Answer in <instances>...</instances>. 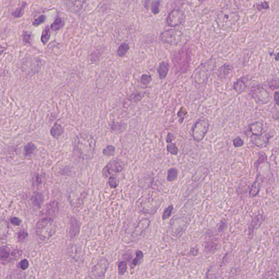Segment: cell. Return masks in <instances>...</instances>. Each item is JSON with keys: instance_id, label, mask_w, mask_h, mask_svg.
Returning a JSON list of instances; mask_svg holds the SVG:
<instances>
[{"instance_id": "obj_28", "label": "cell", "mask_w": 279, "mask_h": 279, "mask_svg": "<svg viewBox=\"0 0 279 279\" xmlns=\"http://www.w3.org/2000/svg\"><path fill=\"white\" fill-rule=\"evenodd\" d=\"M27 6V3L26 2H23L21 5L16 9L12 13V16L14 18H20L22 17L24 14L25 9Z\"/></svg>"}, {"instance_id": "obj_21", "label": "cell", "mask_w": 279, "mask_h": 279, "mask_svg": "<svg viewBox=\"0 0 279 279\" xmlns=\"http://www.w3.org/2000/svg\"><path fill=\"white\" fill-rule=\"evenodd\" d=\"M248 87L246 84V80L244 77H242L238 79L237 80L233 83V88L238 94H241Z\"/></svg>"}, {"instance_id": "obj_3", "label": "cell", "mask_w": 279, "mask_h": 279, "mask_svg": "<svg viewBox=\"0 0 279 279\" xmlns=\"http://www.w3.org/2000/svg\"><path fill=\"white\" fill-rule=\"evenodd\" d=\"M35 233L42 240H48L56 232V228L54 221L40 218L35 225Z\"/></svg>"}, {"instance_id": "obj_17", "label": "cell", "mask_w": 279, "mask_h": 279, "mask_svg": "<svg viewBox=\"0 0 279 279\" xmlns=\"http://www.w3.org/2000/svg\"><path fill=\"white\" fill-rule=\"evenodd\" d=\"M80 228V223L78 220L74 216L70 217L69 219V235L71 239H73L77 237L79 234Z\"/></svg>"}, {"instance_id": "obj_35", "label": "cell", "mask_w": 279, "mask_h": 279, "mask_svg": "<svg viewBox=\"0 0 279 279\" xmlns=\"http://www.w3.org/2000/svg\"><path fill=\"white\" fill-rule=\"evenodd\" d=\"M267 161V156L266 153L264 152H259L258 153V158L257 159V161L255 162V167L257 168L261 164Z\"/></svg>"}, {"instance_id": "obj_50", "label": "cell", "mask_w": 279, "mask_h": 279, "mask_svg": "<svg viewBox=\"0 0 279 279\" xmlns=\"http://www.w3.org/2000/svg\"><path fill=\"white\" fill-rule=\"evenodd\" d=\"M227 226V223L226 220H222L220 221V224L219 225L218 227V233L221 234L224 232L225 229H226Z\"/></svg>"}, {"instance_id": "obj_31", "label": "cell", "mask_w": 279, "mask_h": 279, "mask_svg": "<svg viewBox=\"0 0 279 279\" xmlns=\"http://www.w3.org/2000/svg\"><path fill=\"white\" fill-rule=\"evenodd\" d=\"M51 32L49 26L46 25L43 30L41 33V41L43 45H45L50 39Z\"/></svg>"}, {"instance_id": "obj_13", "label": "cell", "mask_w": 279, "mask_h": 279, "mask_svg": "<svg viewBox=\"0 0 279 279\" xmlns=\"http://www.w3.org/2000/svg\"><path fill=\"white\" fill-rule=\"evenodd\" d=\"M183 20V13L179 10H173L168 15L167 24L168 26L175 27L181 25Z\"/></svg>"}, {"instance_id": "obj_56", "label": "cell", "mask_w": 279, "mask_h": 279, "mask_svg": "<svg viewBox=\"0 0 279 279\" xmlns=\"http://www.w3.org/2000/svg\"><path fill=\"white\" fill-rule=\"evenodd\" d=\"M174 140V135L171 133H168L167 135L166 138V141L168 144L171 143Z\"/></svg>"}, {"instance_id": "obj_12", "label": "cell", "mask_w": 279, "mask_h": 279, "mask_svg": "<svg viewBox=\"0 0 279 279\" xmlns=\"http://www.w3.org/2000/svg\"><path fill=\"white\" fill-rule=\"evenodd\" d=\"M87 1V0H63L68 10L74 13L80 12Z\"/></svg>"}, {"instance_id": "obj_26", "label": "cell", "mask_w": 279, "mask_h": 279, "mask_svg": "<svg viewBox=\"0 0 279 279\" xmlns=\"http://www.w3.org/2000/svg\"><path fill=\"white\" fill-rule=\"evenodd\" d=\"M126 125L124 123L113 122L110 125V128L115 133H121L125 130Z\"/></svg>"}, {"instance_id": "obj_48", "label": "cell", "mask_w": 279, "mask_h": 279, "mask_svg": "<svg viewBox=\"0 0 279 279\" xmlns=\"http://www.w3.org/2000/svg\"><path fill=\"white\" fill-rule=\"evenodd\" d=\"M109 186L112 189H115L118 185V181L115 176H111L109 177L108 180Z\"/></svg>"}, {"instance_id": "obj_8", "label": "cell", "mask_w": 279, "mask_h": 279, "mask_svg": "<svg viewBox=\"0 0 279 279\" xmlns=\"http://www.w3.org/2000/svg\"><path fill=\"white\" fill-rule=\"evenodd\" d=\"M109 262L106 258H102L98 262L89 273V277L91 279H100L104 277L105 274L109 268Z\"/></svg>"}, {"instance_id": "obj_42", "label": "cell", "mask_w": 279, "mask_h": 279, "mask_svg": "<svg viewBox=\"0 0 279 279\" xmlns=\"http://www.w3.org/2000/svg\"><path fill=\"white\" fill-rule=\"evenodd\" d=\"M173 209V207L172 205H170L168 207H167L163 211V214L162 215V219L163 220H165L170 218V216L172 215V211Z\"/></svg>"}, {"instance_id": "obj_43", "label": "cell", "mask_w": 279, "mask_h": 279, "mask_svg": "<svg viewBox=\"0 0 279 279\" xmlns=\"http://www.w3.org/2000/svg\"><path fill=\"white\" fill-rule=\"evenodd\" d=\"M152 80V76L149 74H144L140 78V81L142 85L147 86Z\"/></svg>"}, {"instance_id": "obj_51", "label": "cell", "mask_w": 279, "mask_h": 279, "mask_svg": "<svg viewBox=\"0 0 279 279\" xmlns=\"http://www.w3.org/2000/svg\"><path fill=\"white\" fill-rule=\"evenodd\" d=\"M233 146L235 147H240L244 145V141L242 139V138L240 137H237L233 141Z\"/></svg>"}, {"instance_id": "obj_40", "label": "cell", "mask_w": 279, "mask_h": 279, "mask_svg": "<svg viewBox=\"0 0 279 279\" xmlns=\"http://www.w3.org/2000/svg\"><path fill=\"white\" fill-rule=\"evenodd\" d=\"M28 238V233L25 229H22L17 233V240L19 242H23Z\"/></svg>"}, {"instance_id": "obj_47", "label": "cell", "mask_w": 279, "mask_h": 279, "mask_svg": "<svg viewBox=\"0 0 279 279\" xmlns=\"http://www.w3.org/2000/svg\"><path fill=\"white\" fill-rule=\"evenodd\" d=\"M272 117L274 120L279 122V106L275 105L271 110Z\"/></svg>"}, {"instance_id": "obj_36", "label": "cell", "mask_w": 279, "mask_h": 279, "mask_svg": "<svg viewBox=\"0 0 279 279\" xmlns=\"http://www.w3.org/2000/svg\"><path fill=\"white\" fill-rule=\"evenodd\" d=\"M115 153V147L112 145L107 146L102 150V153L106 157H111L113 156Z\"/></svg>"}, {"instance_id": "obj_60", "label": "cell", "mask_w": 279, "mask_h": 279, "mask_svg": "<svg viewBox=\"0 0 279 279\" xmlns=\"http://www.w3.org/2000/svg\"><path fill=\"white\" fill-rule=\"evenodd\" d=\"M198 1H200V2H203V0H198Z\"/></svg>"}, {"instance_id": "obj_25", "label": "cell", "mask_w": 279, "mask_h": 279, "mask_svg": "<svg viewBox=\"0 0 279 279\" xmlns=\"http://www.w3.org/2000/svg\"><path fill=\"white\" fill-rule=\"evenodd\" d=\"M63 131L64 130L62 126L60 124L56 123L52 126L50 130V133L52 136L57 139L63 134Z\"/></svg>"}, {"instance_id": "obj_34", "label": "cell", "mask_w": 279, "mask_h": 279, "mask_svg": "<svg viewBox=\"0 0 279 279\" xmlns=\"http://www.w3.org/2000/svg\"><path fill=\"white\" fill-rule=\"evenodd\" d=\"M187 109L184 106L181 107L177 113V115L178 117V122L179 124L183 123L185 119V116L187 115Z\"/></svg>"}, {"instance_id": "obj_18", "label": "cell", "mask_w": 279, "mask_h": 279, "mask_svg": "<svg viewBox=\"0 0 279 279\" xmlns=\"http://www.w3.org/2000/svg\"><path fill=\"white\" fill-rule=\"evenodd\" d=\"M150 224L149 220L147 219H144L141 220L135 227L134 231L133 232L132 235L135 238L141 237L142 234L145 232Z\"/></svg>"}, {"instance_id": "obj_58", "label": "cell", "mask_w": 279, "mask_h": 279, "mask_svg": "<svg viewBox=\"0 0 279 279\" xmlns=\"http://www.w3.org/2000/svg\"><path fill=\"white\" fill-rule=\"evenodd\" d=\"M150 1H151V0H144V7L146 9H148L149 8Z\"/></svg>"}, {"instance_id": "obj_9", "label": "cell", "mask_w": 279, "mask_h": 279, "mask_svg": "<svg viewBox=\"0 0 279 279\" xmlns=\"http://www.w3.org/2000/svg\"><path fill=\"white\" fill-rule=\"evenodd\" d=\"M21 255V251L19 249H14L11 251L10 248L6 246H2L0 249V257L2 262H9V259H18Z\"/></svg>"}, {"instance_id": "obj_1", "label": "cell", "mask_w": 279, "mask_h": 279, "mask_svg": "<svg viewBox=\"0 0 279 279\" xmlns=\"http://www.w3.org/2000/svg\"><path fill=\"white\" fill-rule=\"evenodd\" d=\"M190 59V49L185 45L178 52L174 53L173 54L172 61L177 72L180 73L187 72L189 67Z\"/></svg>"}, {"instance_id": "obj_55", "label": "cell", "mask_w": 279, "mask_h": 279, "mask_svg": "<svg viewBox=\"0 0 279 279\" xmlns=\"http://www.w3.org/2000/svg\"><path fill=\"white\" fill-rule=\"evenodd\" d=\"M132 257H133V255H132L131 252H130V251H126V252L124 253V255H123V258L125 260H126L127 261H128V262H129V261H130V259H131Z\"/></svg>"}, {"instance_id": "obj_23", "label": "cell", "mask_w": 279, "mask_h": 279, "mask_svg": "<svg viewBox=\"0 0 279 279\" xmlns=\"http://www.w3.org/2000/svg\"><path fill=\"white\" fill-rule=\"evenodd\" d=\"M135 256L134 258H133L131 261L130 262V267L131 269L135 267L136 266H138L141 263L144 258V255L142 251L140 250H137L135 253Z\"/></svg>"}, {"instance_id": "obj_11", "label": "cell", "mask_w": 279, "mask_h": 279, "mask_svg": "<svg viewBox=\"0 0 279 279\" xmlns=\"http://www.w3.org/2000/svg\"><path fill=\"white\" fill-rule=\"evenodd\" d=\"M272 136L269 133H263L261 135L253 136L251 138V142L253 144L259 148H265L267 147L269 143V140L272 138Z\"/></svg>"}, {"instance_id": "obj_54", "label": "cell", "mask_w": 279, "mask_h": 279, "mask_svg": "<svg viewBox=\"0 0 279 279\" xmlns=\"http://www.w3.org/2000/svg\"><path fill=\"white\" fill-rule=\"evenodd\" d=\"M10 221H11L12 224L14 225V226H20L22 222L21 219H20L19 218L15 217V216L11 218Z\"/></svg>"}, {"instance_id": "obj_41", "label": "cell", "mask_w": 279, "mask_h": 279, "mask_svg": "<svg viewBox=\"0 0 279 279\" xmlns=\"http://www.w3.org/2000/svg\"><path fill=\"white\" fill-rule=\"evenodd\" d=\"M46 19V16L45 15H44V14L40 15L39 17H35L33 20V25L36 27L38 26L45 21Z\"/></svg>"}, {"instance_id": "obj_14", "label": "cell", "mask_w": 279, "mask_h": 279, "mask_svg": "<svg viewBox=\"0 0 279 279\" xmlns=\"http://www.w3.org/2000/svg\"><path fill=\"white\" fill-rule=\"evenodd\" d=\"M264 219L263 215L262 214H257L252 219L248 227V237L250 239L253 237L255 230L261 226Z\"/></svg>"}, {"instance_id": "obj_5", "label": "cell", "mask_w": 279, "mask_h": 279, "mask_svg": "<svg viewBox=\"0 0 279 279\" xmlns=\"http://www.w3.org/2000/svg\"><path fill=\"white\" fill-rule=\"evenodd\" d=\"M249 95L258 104H266L271 99L270 93L261 85H256L251 88Z\"/></svg>"}, {"instance_id": "obj_27", "label": "cell", "mask_w": 279, "mask_h": 279, "mask_svg": "<svg viewBox=\"0 0 279 279\" xmlns=\"http://www.w3.org/2000/svg\"><path fill=\"white\" fill-rule=\"evenodd\" d=\"M144 94L142 93L139 91L133 92L130 96H129L128 99L130 102L137 103L139 102L144 98Z\"/></svg>"}, {"instance_id": "obj_15", "label": "cell", "mask_w": 279, "mask_h": 279, "mask_svg": "<svg viewBox=\"0 0 279 279\" xmlns=\"http://www.w3.org/2000/svg\"><path fill=\"white\" fill-rule=\"evenodd\" d=\"M264 125L263 123L260 121H256L248 125L245 131V134L251 137L253 136L261 135L263 133Z\"/></svg>"}, {"instance_id": "obj_45", "label": "cell", "mask_w": 279, "mask_h": 279, "mask_svg": "<svg viewBox=\"0 0 279 279\" xmlns=\"http://www.w3.org/2000/svg\"><path fill=\"white\" fill-rule=\"evenodd\" d=\"M217 248V244L213 242H207L205 245V250L208 252H213Z\"/></svg>"}, {"instance_id": "obj_24", "label": "cell", "mask_w": 279, "mask_h": 279, "mask_svg": "<svg viewBox=\"0 0 279 279\" xmlns=\"http://www.w3.org/2000/svg\"><path fill=\"white\" fill-rule=\"evenodd\" d=\"M64 25H65V22L64 21L63 19L61 17H59V15H57L54 20V21L51 25V29L54 32L58 31L63 28Z\"/></svg>"}, {"instance_id": "obj_37", "label": "cell", "mask_w": 279, "mask_h": 279, "mask_svg": "<svg viewBox=\"0 0 279 279\" xmlns=\"http://www.w3.org/2000/svg\"><path fill=\"white\" fill-rule=\"evenodd\" d=\"M268 86L269 88L272 91L275 89L279 88V79L277 78H273L268 82Z\"/></svg>"}, {"instance_id": "obj_29", "label": "cell", "mask_w": 279, "mask_h": 279, "mask_svg": "<svg viewBox=\"0 0 279 279\" xmlns=\"http://www.w3.org/2000/svg\"><path fill=\"white\" fill-rule=\"evenodd\" d=\"M130 49L128 44L123 43L120 45L117 50V55L120 57H123L126 55Z\"/></svg>"}, {"instance_id": "obj_53", "label": "cell", "mask_w": 279, "mask_h": 279, "mask_svg": "<svg viewBox=\"0 0 279 279\" xmlns=\"http://www.w3.org/2000/svg\"><path fill=\"white\" fill-rule=\"evenodd\" d=\"M256 8L257 9V11H262V9H267L269 8V6L268 2H263L259 4H256Z\"/></svg>"}, {"instance_id": "obj_44", "label": "cell", "mask_w": 279, "mask_h": 279, "mask_svg": "<svg viewBox=\"0 0 279 279\" xmlns=\"http://www.w3.org/2000/svg\"><path fill=\"white\" fill-rule=\"evenodd\" d=\"M161 4V2L160 0H155L153 3L151 7V11L154 14H157L160 12V7Z\"/></svg>"}, {"instance_id": "obj_38", "label": "cell", "mask_w": 279, "mask_h": 279, "mask_svg": "<svg viewBox=\"0 0 279 279\" xmlns=\"http://www.w3.org/2000/svg\"><path fill=\"white\" fill-rule=\"evenodd\" d=\"M127 269V263L125 261H120L118 264V270L120 275H124Z\"/></svg>"}, {"instance_id": "obj_16", "label": "cell", "mask_w": 279, "mask_h": 279, "mask_svg": "<svg viewBox=\"0 0 279 279\" xmlns=\"http://www.w3.org/2000/svg\"><path fill=\"white\" fill-rule=\"evenodd\" d=\"M258 174L256 176L254 182L253 183L252 187H251L249 196L251 198L255 197L256 196L258 195L259 192L261 190L262 186L263 183V178L260 174L259 172H257Z\"/></svg>"}, {"instance_id": "obj_32", "label": "cell", "mask_w": 279, "mask_h": 279, "mask_svg": "<svg viewBox=\"0 0 279 279\" xmlns=\"http://www.w3.org/2000/svg\"><path fill=\"white\" fill-rule=\"evenodd\" d=\"M178 177V170L175 168H171L168 170L167 180L168 182H173Z\"/></svg>"}, {"instance_id": "obj_4", "label": "cell", "mask_w": 279, "mask_h": 279, "mask_svg": "<svg viewBox=\"0 0 279 279\" xmlns=\"http://www.w3.org/2000/svg\"><path fill=\"white\" fill-rule=\"evenodd\" d=\"M209 127V122L206 118L202 117L197 120L192 128V136L197 142L202 141L207 134Z\"/></svg>"}, {"instance_id": "obj_30", "label": "cell", "mask_w": 279, "mask_h": 279, "mask_svg": "<svg viewBox=\"0 0 279 279\" xmlns=\"http://www.w3.org/2000/svg\"><path fill=\"white\" fill-rule=\"evenodd\" d=\"M36 146L35 144L30 142L25 146L24 149V155L25 157H31L35 152Z\"/></svg>"}, {"instance_id": "obj_33", "label": "cell", "mask_w": 279, "mask_h": 279, "mask_svg": "<svg viewBox=\"0 0 279 279\" xmlns=\"http://www.w3.org/2000/svg\"><path fill=\"white\" fill-rule=\"evenodd\" d=\"M102 52H101V50H96L92 52L89 54V60L92 63H96L99 60L100 56H102Z\"/></svg>"}, {"instance_id": "obj_22", "label": "cell", "mask_w": 279, "mask_h": 279, "mask_svg": "<svg viewBox=\"0 0 279 279\" xmlns=\"http://www.w3.org/2000/svg\"><path fill=\"white\" fill-rule=\"evenodd\" d=\"M31 202L33 206L37 208H40L44 202V196L43 194L40 192H35L31 198Z\"/></svg>"}, {"instance_id": "obj_49", "label": "cell", "mask_w": 279, "mask_h": 279, "mask_svg": "<svg viewBox=\"0 0 279 279\" xmlns=\"http://www.w3.org/2000/svg\"><path fill=\"white\" fill-rule=\"evenodd\" d=\"M33 185L35 187L39 186L41 183V179L39 174L37 173H35L32 177Z\"/></svg>"}, {"instance_id": "obj_59", "label": "cell", "mask_w": 279, "mask_h": 279, "mask_svg": "<svg viewBox=\"0 0 279 279\" xmlns=\"http://www.w3.org/2000/svg\"><path fill=\"white\" fill-rule=\"evenodd\" d=\"M275 61H279V51L277 53V54H275Z\"/></svg>"}, {"instance_id": "obj_57", "label": "cell", "mask_w": 279, "mask_h": 279, "mask_svg": "<svg viewBox=\"0 0 279 279\" xmlns=\"http://www.w3.org/2000/svg\"><path fill=\"white\" fill-rule=\"evenodd\" d=\"M274 99L276 105L279 106V91L275 92L274 94Z\"/></svg>"}, {"instance_id": "obj_10", "label": "cell", "mask_w": 279, "mask_h": 279, "mask_svg": "<svg viewBox=\"0 0 279 279\" xmlns=\"http://www.w3.org/2000/svg\"><path fill=\"white\" fill-rule=\"evenodd\" d=\"M182 33L178 30H169L162 33L160 35L161 40L163 42L170 44H176L180 39Z\"/></svg>"}, {"instance_id": "obj_6", "label": "cell", "mask_w": 279, "mask_h": 279, "mask_svg": "<svg viewBox=\"0 0 279 279\" xmlns=\"http://www.w3.org/2000/svg\"><path fill=\"white\" fill-rule=\"evenodd\" d=\"M124 167L125 163L121 159H113L110 161L102 169V176L104 178L116 176L122 171Z\"/></svg>"}, {"instance_id": "obj_46", "label": "cell", "mask_w": 279, "mask_h": 279, "mask_svg": "<svg viewBox=\"0 0 279 279\" xmlns=\"http://www.w3.org/2000/svg\"><path fill=\"white\" fill-rule=\"evenodd\" d=\"M22 40L25 43L32 44L33 41L32 35L30 32H25L22 35Z\"/></svg>"}, {"instance_id": "obj_52", "label": "cell", "mask_w": 279, "mask_h": 279, "mask_svg": "<svg viewBox=\"0 0 279 279\" xmlns=\"http://www.w3.org/2000/svg\"><path fill=\"white\" fill-rule=\"evenodd\" d=\"M18 266L22 270H26L29 266V262H28V260L26 259H22L19 263Z\"/></svg>"}, {"instance_id": "obj_20", "label": "cell", "mask_w": 279, "mask_h": 279, "mask_svg": "<svg viewBox=\"0 0 279 279\" xmlns=\"http://www.w3.org/2000/svg\"><path fill=\"white\" fill-rule=\"evenodd\" d=\"M170 69V64L168 62L163 61L159 63L158 68H157V72L159 75V78L163 80L168 75V73Z\"/></svg>"}, {"instance_id": "obj_19", "label": "cell", "mask_w": 279, "mask_h": 279, "mask_svg": "<svg viewBox=\"0 0 279 279\" xmlns=\"http://www.w3.org/2000/svg\"><path fill=\"white\" fill-rule=\"evenodd\" d=\"M232 70L233 67L230 64L225 63L218 69L216 75L219 79H225Z\"/></svg>"}, {"instance_id": "obj_7", "label": "cell", "mask_w": 279, "mask_h": 279, "mask_svg": "<svg viewBox=\"0 0 279 279\" xmlns=\"http://www.w3.org/2000/svg\"><path fill=\"white\" fill-rule=\"evenodd\" d=\"M59 212V203L56 201H52L46 205L41 211L40 218L54 221Z\"/></svg>"}, {"instance_id": "obj_2", "label": "cell", "mask_w": 279, "mask_h": 279, "mask_svg": "<svg viewBox=\"0 0 279 279\" xmlns=\"http://www.w3.org/2000/svg\"><path fill=\"white\" fill-rule=\"evenodd\" d=\"M216 62L214 59L201 64L195 71L194 81L197 85H201L207 82L215 68Z\"/></svg>"}, {"instance_id": "obj_39", "label": "cell", "mask_w": 279, "mask_h": 279, "mask_svg": "<svg viewBox=\"0 0 279 279\" xmlns=\"http://www.w3.org/2000/svg\"><path fill=\"white\" fill-rule=\"evenodd\" d=\"M167 151L170 154L174 155H176L178 153V149L177 148L176 144L174 143H170L166 147Z\"/></svg>"}]
</instances>
